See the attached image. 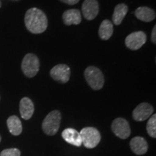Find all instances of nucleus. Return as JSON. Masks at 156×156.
I'll return each instance as SVG.
<instances>
[{
	"instance_id": "dca6fc26",
	"label": "nucleus",
	"mask_w": 156,
	"mask_h": 156,
	"mask_svg": "<svg viewBox=\"0 0 156 156\" xmlns=\"http://www.w3.org/2000/svg\"><path fill=\"white\" fill-rule=\"evenodd\" d=\"M128 6L125 4H119L115 7L112 15L113 23L116 25H120L128 12Z\"/></svg>"
},
{
	"instance_id": "f3484780",
	"label": "nucleus",
	"mask_w": 156,
	"mask_h": 156,
	"mask_svg": "<svg viewBox=\"0 0 156 156\" xmlns=\"http://www.w3.org/2000/svg\"><path fill=\"white\" fill-rule=\"evenodd\" d=\"M7 124L9 132L13 135L17 136L22 133V123L17 116H9L7 120Z\"/></svg>"
},
{
	"instance_id": "a211bd4d",
	"label": "nucleus",
	"mask_w": 156,
	"mask_h": 156,
	"mask_svg": "<svg viewBox=\"0 0 156 156\" xmlns=\"http://www.w3.org/2000/svg\"><path fill=\"white\" fill-rule=\"evenodd\" d=\"M114 32V28L112 21L109 20H104L99 27L98 34L101 40L107 41L112 37Z\"/></svg>"
},
{
	"instance_id": "2eb2a0df",
	"label": "nucleus",
	"mask_w": 156,
	"mask_h": 156,
	"mask_svg": "<svg viewBox=\"0 0 156 156\" xmlns=\"http://www.w3.org/2000/svg\"><path fill=\"white\" fill-rule=\"evenodd\" d=\"M135 16L140 20L150 23L155 19V12L147 7H140L135 10Z\"/></svg>"
},
{
	"instance_id": "20e7f679",
	"label": "nucleus",
	"mask_w": 156,
	"mask_h": 156,
	"mask_svg": "<svg viewBox=\"0 0 156 156\" xmlns=\"http://www.w3.org/2000/svg\"><path fill=\"white\" fill-rule=\"evenodd\" d=\"M82 140V145L86 148L92 149L96 147L101 141V136L100 132L94 127H85L80 132Z\"/></svg>"
},
{
	"instance_id": "7ed1b4c3",
	"label": "nucleus",
	"mask_w": 156,
	"mask_h": 156,
	"mask_svg": "<svg viewBox=\"0 0 156 156\" xmlns=\"http://www.w3.org/2000/svg\"><path fill=\"white\" fill-rule=\"evenodd\" d=\"M62 115L58 111L55 110L50 112L42 123V129L48 135L52 136L57 133L61 123Z\"/></svg>"
},
{
	"instance_id": "aec40b11",
	"label": "nucleus",
	"mask_w": 156,
	"mask_h": 156,
	"mask_svg": "<svg viewBox=\"0 0 156 156\" xmlns=\"http://www.w3.org/2000/svg\"><path fill=\"white\" fill-rule=\"evenodd\" d=\"M20 151L17 148H9L4 150L0 153V156H20Z\"/></svg>"
},
{
	"instance_id": "5701e85b",
	"label": "nucleus",
	"mask_w": 156,
	"mask_h": 156,
	"mask_svg": "<svg viewBox=\"0 0 156 156\" xmlns=\"http://www.w3.org/2000/svg\"><path fill=\"white\" fill-rule=\"evenodd\" d=\"M1 7H2V2H0V8H1Z\"/></svg>"
},
{
	"instance_id": "f03ea898",
	"label": "nucleus",
	"mask_w": 156,
	"mask_h": 156,
	"mask_svg": "<svg viewBox=\"0 0 156 156\" xmlns=\"http://www.w3.org/2000/svg\"><path fill=\"white\" fill-rule=\"evenodd\" d=\"M84 76L87 83L93 90H99L104 85L105 77L100 69L90 66L86 68L84 72Z\"/></svg>"
},
{
	"instance_id": "9b49d317",
	"label": "nucleus",
	"mask_w": 156,
	"mask_h": 156,
	"mask_svg": "<svg viewBox=\"0 0 156 156\" xmlns=\"http://www.w3.org/2000/svg\"><path fill=\"white\" fill-rule=\"evenodd\" d=\"M62 138L67 143L76 147H80L82 145V140L80 132L73 128L65 129L62 133Z\"/></svg>"
},
{
	"instance_id": "ddd939ff",
	"label": "nucleus",
	"mask_w": 156,
	"mask_h": 156,
	"mask_svg": "<svg viewBox=\"0 0 156 156\" xmlns=\"http://www.w3.org/2000/svg\"><path fill=\"white\" fill-rule=\"evenodd\" d=\"M20 112L21 117L25 120H28L34 113V104L28 97H24L20 102Z\"/></svg>"
},
{
	"instance_id": "6e6552de",
	"label": "nucleus",
	"mask_w": 156,
	"mask_h": 156,
	"mask_svg": "<svg viewBox=\"0 0 156 156\" xmlns=\"http://www.w3.org/2000/svg\"><path fill=\"white\" fill-rule=\"evenodd\" d=\"M147 36L143 31H136L130 34L125 39V45L130 50L136 51L145 44Z\"/></svg>"
},
{
	"instance_id": "f8f14e48",
	"label": "nucleus",
	"mask_w": 156,
	"mask_h": 156,
	"mask_svg": "<svg viewBox=\"0 0 156 156\" xmlns=\"http://www.w3.org/2000/svg\"><path fill=\"white\" fill-rule=\"evenodd\" d=\"M132 151L137 155H142L147 153L148 150L147 142L145 138L142 136H135L132 138L129 142Z\"/></svg>"
},
{
	"instance_id": "412c9836",
	"label": "nucleus",
	"mask_w": 156,
	"mask_h": 156,
	"mask_svg": "<svg viewBox=\"0 0 156 156\" xmlns=\"http://www.w3.org/2000/svg\"><path fill=\"white\" fill-rule=\"evenodd\" d=\"M59 1L68 5H75L79 2L80 0H59Z\"/></svg>"
},
{
	"instance_id": "4468645a",
	"label": "nucleus",
	"mask_w": 156,
	"mask_h": 156,
	"mask_svg": "<svg viewBox=\"0 0 156 156\" xmlns=\"http://www.w3.org/2000/svg\"><path fill=\"white\" fill-rule=\"evenodd\" d=\"M62 19L64 24L67 26L71 25H79L82 21L81 13L77 9H68L63 13Z\"/></svg>"
},
{
	"instance_id": "f257e3e1",
	"label": "nucleus",
	"mask_w": 156,
	"mask_h": 156,
	"mask_svg": "<svg viewBox=\"0 0 156 156\" xmlns=\"http://www.w3.org/2000/svg\"><path fill=\"white\" fill-rule=\"evenodd\" d=\"M25 25L29 32L40 34L47 29L48 19L45 13L36 7L29 9L25 15Z\"/></svg>"
},
{
	"instance_id": "4be33fe9",
	"label": "nucleus",
	"mask_w": 156,
	"mask_h": 156,
	"mask_svg": "<svg viewBox=\"0 0 156 156\" xmlns=\"http://www.w3.org/2000/svg\"><path fill=\"white\" fill-rule=\"evenodd\" d=\"M156 25L154 26V28L152 30L151 33V41L154 44H156Z\"/></svg>"
},
{
	"instance_id": "0eeeda50",
	"label": "nucleus",
	"mask_w": 156,
	"mask_h": 156,
	"mask_svg": "<svg viewBox=\"0 0 156 156\" xmlns=\"http://www.w3.org/2000/svg\"><path fill=\"white\" fill-rule=\"evenodd\" d=\"M50 75L55 81L64 84L69 80L71 70L67 64H57L51 69Z\"/></svg>"
},
{
	"instance_id": "423d86ee",
	"label": "nucleus",
	"mask_w": 156,
	"mask_h": 156,
	"mask_svg": "<svg viewBox=\"0 0 156 156\" xmlns=\"http://www.w3.org/2000/svg\"><path fill=\"white\" fill-rule=\"evenodd\" d=\"M112 129L115 135L122 140L127 139L131 134L129 122L123 118H117L113 121Z\"/></svg>"
},
{
	"instance_id": "9d476101",
	"label": "nucleus",
	"mask_w": 156,
	"mask_h": 156,
	"mask_svg": "<svg viewBox=\"0 0 156 156\" xmlns=\"http://www.w3.org/2000/svg\"><path fill=\"white\" fill-rule=\"evenodd\" d=\"M100 7L97 0H85L82 5L83 16L87 20H93L98 15Z\"/></svg>"
},
{
	"instance_id": "39448f33",
	"label": "nucleus",
	"mask_w": 156,
	"mask_h": 156,
	"mask_svg": "<svg viewBox=\"0 0 156 156\" xmlns=\"http://www.w3.org/2000/svg\"><path fill=\"white\" fill-rule=\"evenodd\" d=\"M40 67V62L38 56L34 54H26L23 58L21 68L24 75L32 78L37 75Z\"/></svg>"
},
{
	"instance_id": "6ab92c4d",
	"label": "nucleus",
	"mask_w": 156,
	"mask_h": 156,
	"mask_svg": "<svg viewBox=\"0 0 156 156\" xmlns=\"http://www.w3.org/2000/svg\"><path fill=\"white\" fill-rule=\"evenodd\" d=\"M147 132L148 134L153 138L156 137V115L151 116L147 124Z\"/></svg>"
},
{
	"instance_id": "1a4fd4ad",
	"label": "nucleus",
	"mask_w": 156,
	"mask_h": 156,
	"mask_svg": "<svg viewBox=\"0 0 156 156\" xmlns=\"http://www.w3.org/2000/svg\"><path fill=\"white\" fill-rule=\"evenodd\" d=\"M153 107L148 103H142L134 109L133 119L136 122H143L149 119L153 114Z\"/></svg>"
},
{
	"instance_id": "b1692460",
	"label": "nucleus",
	"mask_w": 156,
	"mask_h": 156,
	"mask_svg": "<svg viewBox=\"0 0 156 156\" xmlns=\"http://www.w3.org/2000/svg\"><path fill=\"white\" fill-rule=\"evenodd\" d=\"M1 140H2V136L0 135V142H1Z\"/></svg>"
}]
</instances>
